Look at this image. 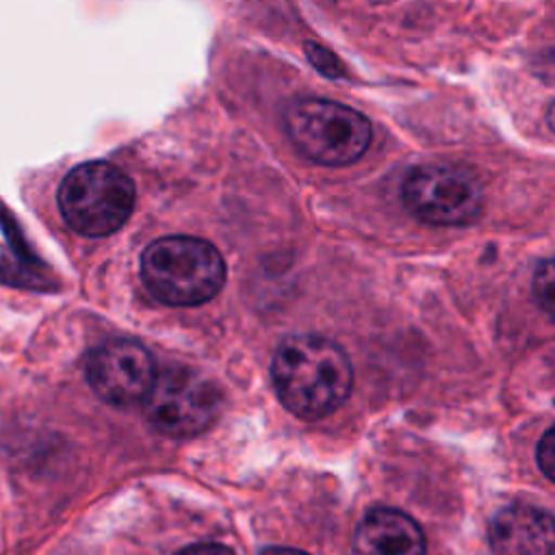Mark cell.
Masks as SVG:
<instances>
[{"mask_svg":"<svg viewBox=\"0 0 555 555\" xmlns=\"http://www.w3.org/2000/svg\"><path fill=\"white\" fill-rule=\"evenodd\" d=\"M0 282L15 284V286H46L48 280L41 273V267L33 260H17L9 256L7 249L0 247Z\"/></svg>","mask_w":555,"mask_h":555,"instance_id":"obj_10","label":"cell"},{"mask_svg":"<svg viewBox=\"0 0 555 555\" xmlns=\"http://www.w3.org/2000/svg\"><path fill=\"white\" fill-rule=\"evenodd\" d=\"M286 132L310 160L340 167L358 160L371 143L369 119L332 100H299L286 111Z\"/></svg>","mask_w":555,"mask_h":555,"instance_id":"obj_4","label":"cell"},{"mask_svg":"<svg viewBox=\"0 0 555 555\" xmlns=\"http://www.w3.org/2000/svg\"><path fill=\"white\" fill-rule=\"evenodd\" d=\"M533 297L538 306L555 321V258L544 260L533 275Z\"/></svg>","mask_w":555,"mask_h":555,"instance_id":"obj_11","label":"cell"},{"mask_svg":"<svg viewBox=\"0 0 555 555\" xmlns=\"http://www.w3.org/2000/svg\"><path fill=\"white\" fill-rule=\"evenodd\" d=\"M221 403V390L210 377L189 366H169L156 375L145 416L165 436L191 438L219 418Z\"/></svg>","mask_w":555,"mask_h":555,"instance_id":"obj_5","label":"cell"},{"mask_svg":"<svg viewBox=\"0 0 555 555\" xmlns=\"http://www.w3.org/2000/svg\"><path fill=\"white\" fill-rule=\"evenodd\" d=\"M147 293L167 306H199L225 282V262L215 245L195 236H165L141 256Z\"/></svg>","mask_w":555,"mask_h":555,"instance_id":"obj_2","label":"cell"},{"mask_svg":"<svg viewBox=\"0 0 555 555\" xmlns=\"http://www.w3.org/2000/svg\"><path fill=\"white\" fill-rule=\"evenodd\" d=\"M176 555H234L228 546L215 544V542H202V544H191Z\"/></svg>","mask_w":555,"mask_h":555,"instance_id":"obj_14","label":"cell"},{"mask_svg":"<svg viewBox=\"0 0 555 555\" xmlns=\"http://www.w3.org/2000/svg\"><path fill=\"white\" fill-rule=\"evenodd\" d=\"M132 206V180L106 160L74 167L59 186V208L65 223L85 236L113 234L128 221Z\"/></svg>","mask_w":555,"mask_h":555,"instance_id":"obj_3","label":"cell"},{"mask_svg":"<svg viewBox=\"0 0 555 555\" xmlns=\"http://www.w3.org/2000/svg\"><path fill=\"white\" fill-rule=\"evenodd\" d=\"M535 457H538V466L540 470L555 481V425L542 436V440L538 442L535 449Z\"/></svg>","mask_w":555,"mask_h":555,"instance_id":"obj_12","label":"cell"},{"mask_svg":"<svg viewBox=\"0 0 555 555\" xmlns=\"http://www.w3.org/2000/svg\"><path fill=\"white\" fill-rule=\"evenodd\" d=\"M401 197L416 219L434 225H466L483 204L479 180L453 165L414 167L401 184Z\"/></svg>","mask_w":555,"mask_h":555,"instance_id":"obj_6","label":"cell"},{"mask_svg":"<svg viewBox=\"0 0 555 555\" xmlns=\"http://www.w3.org/2000/svg\"><path fill=\"white\" fill-rule=\"evenodd\" d=\"M156 375L152 353L134 340H108L87 360L89 386L102 401L117 408L145 401Z\"/></svg>","mask_w":555,"mask_h":555,"instance_id":"obj_7","label":"cell"},{"mask_svg":"<svg viewBox=\"0 0 555 555\" xmlns=\"http://www.w3.org/2000/svg\"><path fill=\"white\" fill-rule=\"evenodd\" d=\"M546 121H548V128L555 132V102L546 111Z\"/></svg>","mask_w":555,"mask_h":555,"instance_id":"obj_16","label":"cell"},{"mask_svg":"<svg viewBox=\"0 0 555 555\" xmlns=\"http://www.w3.org/2000/svg\"><path fill=\"white\" fill-rule=\"evenodd\" d=\"M308 56L314 63V67L327 76H338L340 74V63L336 61V56L332 52H327L325 48H319L314 43H308Z\"/></svg>","mask_w":555,"mask_h":555,"instance_id":"obj_13","label":"cell"},{"mask_svg":"<svg viewBox=\"0 0 555 555\" xmlns=\"http://www.w3.org/2000/svg\"><path fill=\"white\" fill-rule=\"evenodd\" d=\"M271 379L288 412L304 421H319L349 397L353 371L347 353L330 338L295 334L280 343Z\"/></svg>","mask_w":555,"mask_h":555,"instance_id":"obj_1","label":"cell"},{"mask_svg":"<svg viewBox=\"0 0 555 555\" xmlns=\"http://www.w3.org/2000/svg\"><path fill=\"white\" fill-rule=\"evenodd\" d=\"M353 555H425V535L408 514L373 509L356 529Z\"/></svg>","mask_w":555,"mask_h":555,"instance_id":"obj_9","label":"cell"},{"mask_svg":"<svg viewBox=\"0 0 555 555\" xmlns=\"http://www.w3.org/2000/svg\"><path fill=\"white\" fill-rule=\"evenodd\" d=\"M262 555H308L299 548H291V546H271L267 551H262Z\"/></svg>","mask_w":555,"mask_h":555,"instance_id":"obj_15","label":"cell"},{"mask_svg":"<svg viewBox=\"0 0 555 555\" xmlns=\"http://www.w3.org/2000/svg\"><path fill=\"white\" fill-rule=\"evenodd\" d=\"M496 555H553L555 518L529 503H512L496 512L488 529Z\"/></svg>","mask_w":555,"mask_h":555,"instance_id":"obj_8","label":"cell"}]
</instances>
